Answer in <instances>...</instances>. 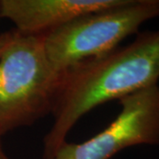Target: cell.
Segmentation results:
<instances>
[{"label": "cell", "mask_w": 159, "mask_h": 159, "mask_svg": "<svg viewBox=\"0 0 159 159\" xmlns=\"http://www.w3.org/2000/svg\"><path fill=\"white\" fill-rule=\"evenodd\" d=\"M159 29L139 33L125 47L74 65L63 74L52 115L43 137V159H52L69 132L97 106L158 84Z\"/></svg>", "instance_id": "1"}, {"label": "cell", "mask_w": 159, "mask_h": 159, "mask_svg": "<svg viewBox=\"0 0 159 159\" xmlns=\"http://www.w3.org/2000/svg\"><path fill=\"white\" fill-rule=\"evenodd\" d=\"M63 74L48 58L43 34L13 29L0 56V136L52 114Z\"/></svg>", "instance_id": "2"}, {"label": "cell", "mask_w": 159, "mask_h": 159, "mask_svg": "<svg viewBox=\"0 0 159 159\" xmlns=\"http://www.w3.org/2000/svg\"><path fill=\"white\" fill-rule=\"evenodd\" d=\"M159 17V0H125L109 9L75 18L43 34L44 48L53 67L64 73L74 65L118 48L142 24Z\"/></svg>", "instance_id": "3"}, {"label": "cell", "mask_w": 159, "mask_h": 159, "mask_svg": "<svg viewBox=\"0 0 159 159\" xmlns=\"http://www.w3.org/2000/svg\"><path fill=\"white\" fill-rule=\"evenodd\" d=\"M117 118L80 143L65 142L52 159H110L137 145H159V85L122 97Z\"/></svg>", "instance_id": "4"}, {"label": "cell", "mask_w": 159, "mask_h": 159, "mask_svg": "<svg viewBox=\"0 0 159 159\" xmlns=\"http://www.w3.org/2000/svg\"><path fill=\"white\" fill-rule=\"evenodd\" d=\"M125 0H0V18L18 33L45 34L87 13L119 6Z\"/></svg>", "instance_id": "5"}, {"label": "cell", "mask_w": 159, "mask_h": 159, "mask_svg": "<svg viewBox=\"0 0 159 159\" xmlns=\"http://www.w3.org/2000/svg\"><path fill=\"white\" fill-rule=\"evenodd\" d=\"M12 35H13V29L0 34V56L3 53V51H5L7 45L10 43Z\"/></svg>", "instance_id": "6"}, {"label": "cell", "mask_w": 159, "mask_h": 159, "mask_svg": "<svg viewBox=\"0 0 159 159\" xmlns=\"http://www.w3.org/2000/svg\"><path fill=\"white\" fill-rule=\"evenodd\" d=\"M0 159H11L7 156V154L6 153L5 149L3 148L2 142H1V136H0Z\"/></svg>", "instance_id": "7"}]
</instances>
